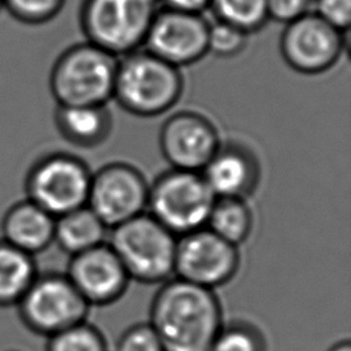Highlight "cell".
<instances>
[{"instance_id":"cell-2","label":"cell","mask_w":351,"mask_h":351,"mask_svg":"<svg viewBox=\"0 0 351 351\" xmlns=\"http://www.w3.org/2000/svg\"><path fill=\"white\" fill-rule=\"evenodd\" d=\"M181 92L180 69L147 49L118 59L112 97L126 111L140 117L163 114L177 103Z\"/></svg>"},{"instance_id":"cell-1","label":"cell","mask_w":351,"mask_h":351,"mask_svg":"<svg viewBox=\"0 0 351 351\" xmlns=\"http://www.w3.org/2000/svg\"><path fill=\"white\" fill-rule=\"evenodd\" d=\"M149 325L163 351H208L223 326L213 289L178 277L165 281L156 292Z\"/></svg>"},{"instance_id":"cell-7","label":"cell","mask_w":351,"mask_h":351,"mask_svg":"<svg viewBox=\"0 0 351 351\" xmlns=\"http://www.w3.org/2000/svg\"><path fill=\"white\" fill-rule=\"evenodd\" d=\"M92 174L78 158L55 152L40 158L25 181L27 199L55 218L86 206Z\"/></svg>"},{"instance_id":"cell-24","label":"cell","mask_w":351,"mask_h":351,"mask_svg":"<svg viewBox=\"0 0 351 351\" xmlns=\"http://www.w3.org/2000/svg\"><path fill=\"white\" fill-rule=\"evenodd\" d=\"M248 36L244 30L215 19L208 25V52L219 58H233L245 48Z\"/></svg>"},{"instance_id":"cell-3","label":"cell","mask_w":351,"mask_h":351,"mask_svg":"<svg viewBox=\"0 0 351 351\" xmlns=\"http://www.w3.org/2000/svg\"><path fill=\"white\" fill-rule=\"evenodd\" d=\"M118 59L89 41L64 49L49 74L58 106H104L112 97Z\"/></svg>"},{"instance_id":"cell-5","label":"cell","mask_w":351,"mask_h":351,"mask_svg":"<svg viewBox=\"0 0 351 351\" xmlns=\"http://www.w3.org/2000/svg\"><path fill=\"white\" fill-rule=\"evenodd\" d=\"M158 5L156 0H82L81 29L86 41L121 58L144 45Z\"/></svg>"},{"instance_id":"cell-29","label":"cell","mask_w":351,"mask_h":351,"mask_svg":"<svg viewBox=\"0 0 351 351\" xmlns=\"http://www.w3.org/2000/svg\"><path fill=\"white\" fill-rule=\"evenodd\" d=\"M210 1L211 0H156L163 8L197 14H203V11L210 7Z\"/></svg>"},{"instance_id":"cell-14","label":"cell","mask_w":351,"mask_h":351,"mask_svg":"<svg viewBox=\"0 0 351 351\" xmlns=\"http://www.w3.org/2000/svg\"><path fill=\"white\" fill-rule=\"evenodd\" d=\"M66 276L88 304L117 300L129 282L119 258L106 243L73 255Z\"/></svg>"},{"instance_id":"cell-11","label":"cell","mask_w":351,"mask_h":351,"mask_svg":"<svg viewBox=\"0 0 351 351\" xmlns=\"http://www.w3.org/2000/svg\"><path fill=\"white\" fill-rule=\"evenodd\" d=\"M239 267L237 247L207 228L177 237L174 276L213 289L228 282Z\"/></svg>"},{"instance_id":"cell-23","label":"cell","mask_w":351,"mask_h":351,"mask_svg":"<svg viewBox=\"0 0 351 351\" xmlns=\"http://www.w3.org/2000/svg\"><path fill=\"white\" fill-rule=\"evenodd\" d=\"M66 0H1L12 18L26 25H43L53 19Z\"/></svg>"},{"instance_id":"cell-4","label":"cell","mask_w":351,"mask_h":351,"mask_svg":"<svg viewBox=\"0 0 351 351\" xmlns=\"http://www.w3.org/2000/svg\"><path fill=\"white\" fill-rule=\"evenodd\" d=\"M110 247L129 278L154 284L174 276L177 236L149 214H140L111 229Z\"/></svg>"},{"instance_id":"cell-30","label":"cell","mask_w":351,"mask_h":351,"mask_svg":"<svg viewBox=\"0 0 351 351\" xmlns=\"http://www.w3.org/2000/svg\"><path fill=\"white\" fill-rule=\"evenodd\" d=\"M328 351H351V344L350 341H340L332 346Z\"/></svg>"},{"instance_id":"cell-27","label":"cell","mask_w":351,"mask_h":351,"mask_svg":"<svg viewBox=\"0 0 351 351\" xmlns=\"http://www.w3.org/2000/svg\"><path fill=\"white\" fill-rule=\"evenodd\" d=\"M314 12L340 32H347L351 22V0H314Z\"/></svg>"},{"instance_id":"cell-18","label":"cell","mask_w":351,"mask_h":351,"mask_svg":"<svg viewBox=\"0 0 351 351\" xmlns=\"http://www.w3.org/2000/svg\"><path fill=\"white\" fill-rule=\"evenodd\" d=\"M107 229L88 206H82L55 218L53 241L73 256L104 243Z\"/></svg>"},{"instance_id":"cell-26","label":"cell","mask_w":351,"mask_h":351,"mask_svg":"<svg viewBox=\"0 0 351 351\" xmlns=\"http://www.w3.org/2000/svg\"><path fill=\"white\" fill-rule=\"evenodd\" d=\"M117 351H163V347L149 324H137L121 335Z\"/></svg>"},{"instance_id":"cell-10","label":"cell","mask_w":351,"mask_h":351,"mask_svg":"<svg viewBox=\"0 0 351 351\" xmlns=\"http://www.w3.org/2000/svg\"><path fill=\"white\" fill-rule=\"evenodd\" d=\"M148 188L137 169L126 163H111L92 174L86 206L112 229L145 213Z\"/></svg>"},{"instance_id":"cell-28","label":"cell","mask_w":351,"mask_h":351,"mask_svg":"<svg viewBox=\"0 0 351 351\" xmlns=\"http://www.w3.org/2000/svg\"><path fill=\"white\" fill-rule=\"evenodd\" d=\"M311 0H266L267 19L287 25L310 11Z\"/></svg>"},{"instance_id":"cell-25","label":"cell","mask_w":351,"mask_h":351,"mask_svg":"<svg viewBox=\"0 0 351 351\" xmlns=\"http://www.w3.org/2000/svg\"><path fill=\"white\" fill-rule=\"evenodd\" d=\"M208 351H265V341L254 328L233 324L221 328Z\"/></svg>"},{"instance_id":"cell-6","label":"cell","mask_w":351,"mask_h":351,"mask_svg":"<svg viewBox=\"0 0 351 351\" xmlns=\"http://www.w3.org/2000/svg\"><path fill=\"white\" fill-rule=\"evenodd\" d=\"M215 196L200 171L171 169L148 188L151 217L177 237L206 228Z\"/></svg>"},{"instance_id":"cell-9","label":"cell","mask_w":351,"mask_h":351,"mask_svg":"<svg viewBox=\"0 0 351 351\" xmlns=\"http://www.w3.org/2000/svg\"><path fill=\"white\" fill-rule=\"evenodd\" d=\"M347 32L333 27L314 11L284 25L280 52L284 62L302 74H321L332 69L347 48Z\"/></svg>"},{"instance_id":"cell-22","label":"cell","mask_w":351,"mask_h":351,"mask_svg":"<svg viewBox=\"0 0 351 351\" xmlns=\"http://www.w3.org/2000/svg\"><path fill=\"white\" fill-rule=\"evenodd\" d=\"M47 351H107L103 335L85 321L48 337Z\"/></svg>"},{"instance_id":"cell-13","label":"cell","mask_w":351,"mask_h":351,"mask_svg":"<svg viewBox=\"0 0 351 351\" xmlns=\"http://www.w3.org/2000/svg\"><path fill=\"white\" fill-rule=\"evenodd\" d=\"M159 145L173 169L188 171H202L221 147L210 121L191 111L167 118L160 129Z\"/></svg>"},{"instance_id":"cell-8","label":"cell","mask_w":351,"mask_h":351,"mask_svg":"<svg viewBox=\"0 0 351 351\" xmlns=\"http://www.w3.org/2000/svg\"><path fill=\"white\" fill-rule=\"evenodd\" d=\"M22 322L34 333L49 337L85 321L89 304L66 274H37L16 304Z\"/></svg>"},{"instance_id":"cell-21","label":"cell","mask_w":351,"mask_h":351,"mask_svg":"<svg viewBox=\"0 0 351 351\" xmlns=\"http://www.w3.org/2000/svg\"><path fill=\"white\" fill-rule=\"evenodd\" d=\"M217 21L236 26L245 33L259 30L267 19L266 0H211Z\"/></svg>"},{"instance_id":"cell-31","label":"cell","mask_w":351,"mask_h":351,"mask_svg":"<svg viewBox=\"0 0 351 351\" xmlns=\"http://www.w3.org/2000/svg\"><path fill=\"white\" fill-rule=\"evenodd\" d=\"M1 8H3V5H1V0H0V10H1Z\"/></svg>"},{"instance_id":"cell-19","label":"cell","mask_w":351,"mask_h":351,"mask_svg":"<svg viewBox=\"0 0 351 351\" xmlns=\"http://www.w3.org/2000/svg\"><path fill=\"white\" fill-rule=\"evenodd\" d=\"M37 274L33 255L0 239V307L16 306Z\"/></svg>"},{"instance_id":"cell-15","label":"cell","mask_w":351,"mask_h":351,"mask_svg":"<svg viewBox=\"0 0 351 351\" xmlns=\"http://www.w3.org/2000/svg\"><path fill=\"white\" fill-rule=\"evenodd\" d=\"M215 197H241L256 182V166L239 147H219L200 171Z\"/></svg>"},{"instance_id":"cell-12","label":"cell","mask_w":351,"mask_h":351,"mask_svg":"<svg viewBox=\"0 0 351 351\" xmlns=\"http://www.w3.org/2000/svg\"><path fill=\"white\" fill-rule=\"evenodd\" d=\"M210 22L203 14L159 8L148 29L144 49L181 69L206 53Z\"/></svg>"},{"instance_id":"cell-20","label":"cell","mask_w":351,"mask_h":351,"mask_svg":"<svg viewBox=\"0 0 351 351\" xmlns=\"http://www.w3.org/2000/svg\"><path fill=\"white\" fill-rule=\"evenodd\" d=\"M206 228L237 247L251 232L252 215L241 197H217Z\"/></svg>"},{"instance_id":"cell-17","label":"cell","mask_w":351,"mask_h":351,"mask_svg":"<svg viewBox=\"0 0 351 351\" xmlns=\"http://www.w3.org/2000/svg\"><path fill=\"white\" fill-rule=\"evenodd\" d=\"M55 121L60 134L81 147L99 144L110 130L104 106H58Z\"/></svg>"},{"instance_id":"cell-16","label":"cell","mask_w":351,"mask_h":351,"mask_svg":"<svg viewBox=\"0 0 351 351\" xmlns=\"http://www.w3.org/2000/svg\"><path fill=\"white\" fill-rule=\"evenodd\" d=\"M3 240L34 255L53 243L55 217L29 199L12 204L3 217Z\"/></svg>"}]
</instances>
